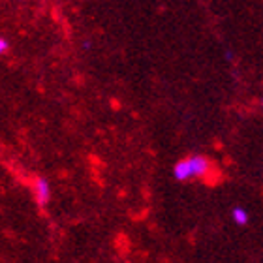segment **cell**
Instances as JSON below:
<instances>
[{"instance_id":"277c9868","label":"cell","mask_w":263,"mask_h":263,"mask_svg":"<svg viewBox=\"0 0 263 263\" xmlns=\"http://www.w3.org/2000/svg\"><path fill=\"white\" fill-rule=\"evenodd\" d=\"M8 47H10V44H8V40L0 38V55H4L6 51H8Z\"/></svg>"},{"instance_id":"7a4b0ae2","label":"cell","mask_w":263,"mask_h":263,"mask_svg":"<svg viewBox=\"0 0 263 263\" xmlns=\"http://www.w3.org/2000/svg\"><path fill=\"white\" fill-rule=\"evenodd\" d=\"M34 196H36V201H38L40 207L47 205V203H49V199H51L49 182L45 181V179H42V177H38V179L34 181Z\"/></svg>"},{"instance_id":"6da1fadb","label":"cell","mask_w":263,"mask_h":263,"mask_svg":"<svg viewBox=\"0 0 263 263\" xmlns=\"http://www.w3.org/2000/svg\"><path fill=\"white\" fill-rule=\"evenodd\" d=\"M213 170L211 167V162H209L205 156H190V158H184L181 160L179 164L173 167V177H175L177 181H190V179H203V177H207L209 171Z\"/></svg>"},{"instance_id":"3957f363","label":"cell","mask_w":263,"mask_h":263,"mask_svg":"<svg viewBox=\"0 0 263 263\" xmlns=\"http://www.w3.org/2000/svg\"><path fill=\"white\" fill-rule=\"evenodd\" d=\"M231 218L237 226H247L248 224V213L242 207H233L231 209Z\"/></svg>"}]
</instances>
